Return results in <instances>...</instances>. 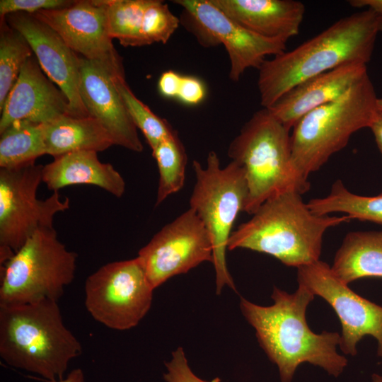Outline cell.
Instances as JSON below:
<instances>
[{"label": "cell", "mask_w": 382, "mask_h": 382, "mask_svg": "<svg viewBox=\"0 0 382 382\" xmlns=\"http://www.w3.org/2000/svg\"><path fill=\"white\" fill-rule=\"evenodd\" d=\"M314 296L299 285L293 294L274 286L271 296L274 303L269 306L241 297V313L254 328L261 348L277 365L281 382H291L303 363L319 366L335 377L347 365V358L337 352L340 335L327 331L317 334L308 325L306 309Z\"/></svg>", "instance_id": "obj_1"}, {"label": "cell", "mask_w": 382, "mask_h": 382, "mask_svg": "<svg viewBox=\"0 0 382 382\" xmlns=\"http://www.w3.org/2000/svg\"><path fill=\"white\" fill-rule=\"evenodd\" d=\"M379 33L371 9L342 18L296 48L266 59L258 69L257 88L264 108L299 83L352 63L367 64Z\"/></svg>", "instance_id": "obj_2"}, {"label": "cell", "mask_w": 382, "mask_h": 382, "mask_svg": "<svg viewBox=\"0 0 382 382\" xmlns=\"http://www.w3.org/2000/svg\"><path fill=\"white\" fill-rule=\"evenodd\" d=\"M301 195L288 190L268 198L250 219L232 231L228 250L249 249L296 268L320 260L325 233L351 219L316 214Z\"/></svg>", "instance_id": "obj_3"}, {"label": "cell", "mask_w": 382, "mask_h": 382, "mask_svg": "<svg viewBox=\"0 0 382 382\" xmlns=\"http://www.w3.org/2000/svg\"><path fill=\"white\" fill-rule=\"evenodd\" d=\"M81 351L57 301L0 306V357L8 365L57 382Z\"/></svg>", "instance_id": "obj_4"}, {"label": "cell", "mask_w": 382, "mask_h": 382, "mask_svg": "<svg viewBox=\"0 0 382 382\" xmlns=\"http://www.w3.org/2000/svg\"><path fill=\"white\" fill-rule=\"evenodd\" d=\"M228 155L245 170L248 195L244 212L249 214L276 194L294 190L303 195L310 189L293 165L290 129L267 108L256 111L243 125Z\"/></svg>", "instance_id": "obj_5"}, {"label": "cell", "mask_w": 382, "mask_h": 382, "mask_svg": "<svg viewBox=\"0 0 382 382\" xmlns=\"http://www.w3.org/2000/svg\"><path fill=\"white\" fill-rule=\"evenodd\" d=\"M378 99L367 74L338 99L313 110L293 127L291 160L307 179L358 130L371 126L378 115Z\"/></svg>", "instance_id": "obj_6"}, {"label": "cell", "mask_w": 382, "mask_h": 382, "mask_svg": "<svg viewBox=\"0 0 382 382\" xmlns=\"http://www.w3.org/2000/svg\"><path fill=\"white\" fill-rule=\"evenodd\" d=\"M192 167L196 180L190 207L201 219L211 238L216 293L220 294L225 286L236 291L226 254L233 224L239 212H244L248 195L245 170L233 161L221 167L214 151L208 154L205 167L196 160Z\"/></svg>", "instance_id": "obj_7"}, {"label": "cell", "mask_w": 382, "mask_h": 382, "mask_svg": "<svg viewBox=\"0 0 382 382\" xmlns=\"http://www.w3.org/2000/svg\"><path fill=\"white\" fill-rule=\"evenodd\" d=\"M76 260L54 227L37 230L4 265L0 306L58 301L74 279Z\"/></svg>", "instance_id": "obj_8"}, {"label": "cell", "mask_w": 382, "mask_h": 382, "mask_svg": "<svg viewBox=\"0 0 382 382\" xmlns=\"http://www.w3.org/2000/svg\"><path fill=\"white\" fill-rule=\"evenodd\" d=\"M41 165L32 163L15 168H0V262L3 265L37 230L53 227L54 216L69 208L54 191L45 199L37 197L42 179Z\"/></svg>", "instance_id": "obj_9"}, {"label": "cell", "mask_w": 382, "mask_h": 382, "mask_svg": "<svg viewBox=\"0 0 382 382\" xmlns=\"http://www.w3.org/2000/svg\"><path fill=\"white\" fill-rule=\"evenodd\" d=\"M154 290L137 257L109 262L86 279L85 306L98 322L110 329L126 330L146 315Z\"/></svg>", "instance_id": "obj_10"}, {"label": "cell", "mask_w": 382, "mask_h": 382, "mask_svg": "<svg viewBox=\"0 0 382 382\" xmlns=\"http://www.w3.org/2000/svg\"><path fill=\"white\" fill-rule=\"evenodd\" d=\"M183 8V23L205 47L222 44L230 61L229 78L238 82L250 68L259 69L268 56L286 51V42L257 35L241 25L211 0H175ZM184 25V26H185Z\"/></svg>", "instance_id": "obj_11"}, {"label": "cell", "mask_w": 382, "mask_h": 382, "mask_svg": "<svg viewBox=\"0 0 382 382\" xmlns=\"http://www.w3.org/2000/svg\"><path fill=\"white\" fill-rule=\"evenodd\" d=\"M299 285L326 301L342 325L340 347L351 356L357 354L358 342L370 335L377 342V355L382 358V306L353 291L332 270L318 260L297 268Z\"/></svg>", "instance_id": "obj_12"}, {"label": "cell", "mask_w": 382, "mask_h": 382, "mask_svg": "<svg viewBox=\"0 0 382 382\" xmlns=\"http://www.w3.org/2000/svg\"><path fill=\"white\" fill-rule=\"evenodd\" d=\"M137 257L155 289L172 277L204 262H212V243L204 224L190 207L155 234Z\"/></svg>", "instance_id": "obj_13"}, {"label": "cell", "mask_w": 382, "mask_h": 382, "mask_svg": "<svg viewBox=\"0 0 382 382\" xmlns=\"http://www.w3.org/2000/svg\"><path fill=\"white\" fill-rule=\"evenodd\" d=\"M32 15L52 28L76 54L101 64L114 76L125 78L122 58L108 33L105 0L74 1L68 6Z\"/></svg>", "instance_id": "obj_14"}, {"label": "cell", "mask_w": 382, "mask_h": 382, "mask_svg": "<svg viewBox=\"0 0 382 382\" xmlns=\"http://www.w3.org/2000/svg\"><path fill=\"white\" fill-rule=\"evenodd\" d=\"M4 18L11 27L24 36L42 69L66 96L70 114L81 117H91L80 96V57L52 28L33 15L16 12Z\"/></svg>", "instance_id": "obj_15"}, {"label": "cell", "mask_w": 382, "mask_h": 382, "mask_svg": "<svg viewBox=\"0 0 382 382\" xmlns=\"http://www.w3.org/2000/svg\"><path fill=\"white\" fill-rule=\"evenodd\" d=\"M79 91L89 115L110 135L113 145L141 152L143 145L116 87L114 76L101 64L80 57Z\"/></svg>", "instance_id": "obj_16"}, {"label": "cell", "mask_w": 382, "mask_h": 382, "mask_svg": "<svg viewBox=\"0 0 382 382\" xmlns=\"http://www.w3.org/2000/svg\"><path fill=\"white\" fill-rule=\"evenodd\" d=\"M39 65L33 54L23 64L0 111V133L16 121L47 124L71 115L66 96L44 75Z\"/></svg>", "instance_id": "obj_17"}, {"label": "cell", "mask_w": 382, "mask_h": 382, "mask_svg": "<svg viewBox=\"0 0 382 382\" xmlns=\"http://www.w3.org/2000/svg\"><path fill=\"white\" fill-rule=\"evenodd\" d=\"M367 74V64H345L299 83L267 109L291 129L303 116L338 99Z\"/></svg>", "instance_id": "obj_18"}, {"label": "cell", "mask_w": 382, "mask_h": 382, "mask_svg": "<svg viewBox=\"0 0 382 382\" xmlns=\"http://www.w3.org/2000/svg\"><path fill=\"white\" fill-rule=\"evenodd\" d=\"M245 28L268 38L287 41L297 35L305 14L296 0H211Z\"/></svg>", "instance_id": "obj_19"}, {"label": "cell", "mask_w": 382, "mask_h": 382, "mask_svg": "<svg viewBox=\"0 0 382 382\" xmlns=\"http://www.w3.org/2000/svg\"><path fill=\"white\" fill-rule=\"evenodd\" d=\"M42 182L51 190L74 185L97 186L116 197H121L125 183L120 173L110 164L102 163L97 152L81 151L54 157L42 169Z\"/></svg>", "instance_id": "obj_20"}, {"label": "cell", "mask_w": 382, "mask_h": 382, "mask_svg": "<svg viewBox=\"0 0 382 382\" xmlns=\"http://www.w3.org/2000/svg\"><path fill=\"white\" fill-rule=\"evenodd\" d=\"M43 139L45 154L53 157L81 151L98 153L113 145L108 132L96 118L69 114L44 124Z\"/></svg>", "instance_id": "obj_21"}, {"label": "cell", "mask_w": 382, "mask_h": 382, "mask_svg": "<svg viewBox=\"0 0 382 382\" xmlns=\"http://www.w3.org/2000/svg\"><path fill=\"white\" fill-rule=\"evenodd\" d=\"M331 269L347 284L363 278H382V231L349 232Z\"/></svg>", "instance_id": "obj_22"}, {"label": "cell", "mask_w": 382, "mask_h": 382, "mask_svg": "<svg viewBox=\"0 0 382 382\" xmlns=\"http://www.w3.org/2000/svg\"><path fill=\"white\" fill-rule=\"evenodd\" d=\"M307 204L318 215L344 213L351 219L382 224V192L376 196L354 194L340 179L332 185L328 195L311 199Z\"/></svg>", "instance_id": "obj_23"}, {"label": "cell", "mask_w": 382, "mask_h": 382, "mask_svg": "<svg viewBox=\"0 0 382 382\" xmlns=\"http://www.w3.org/2000/svg\"><path fill=\"white\" fill-rule=\"evenodd\" d=\"M44 124L19 120L0 133V168H15L35 163L45 154Z\"/></svg>", "instance_id": "obj_24"}, {"label": "cell", "mask_w": 382, "mask_h": 382, "mask_svg": "<svg viewBox=\"0 0 382 382\" xmlns=\"http://www.w3.org/2000/svg\"><path fill=\"white\" fill-rule=\"evenodd\" d=\"M159 171L156 206L180 191L185 183L187 154L177 132L160 142L152 150Z\"/></svg>", "instance_id": "obj_25"}, {"label": "cell", "mask_w": 382, "mask_h": 382, "mask_svg": "<svg viewBox=\"0 0 382 382\" xmlns=\"http://www.w3.org/2000/svg\"><path fill=\"white\" fill-rule=\"evenodd\" d=\"M0 22L1 111L23 64L33 54V51L24 36L11 27L5 18H1Z\"/></svg>", "instance_id": "obj_26"}, {"label": "cell", "mask_w": 382, "mask_h": 382, "mask_svg": "<svg viewBox=\"0 0 382 382\" xmlns=\"http://www.w3.org/2000/svg\"><path fill=\"white\" fill-rule=\"evenodd\" d=\"M108 33L123 46H143L141 25L148 0H105Z\"/></svg>", "instance_id": "obj_27"}, {"label": "cell", "mask_w": 382, "mask_h": 382, "mask_svg": "<svg viewBox=\"0 0 382 382\" xmlns=\"http://www.w3.org/2000/svg\"><path fill=\"white\" fill-rule=\"evenodd\" d=\"M115 83L131 119L144 135L151 150L176 132L166 120L155 115L136 97L124 77L115 78Z\"/></svg>", "instance_id": "obj_28"}, {"label": "cell", "mask_w": 382, "mask_h": 382, "mask_svg": "<svg viewBox=\"0 0 382 382\" xmlns=\"http://www.w3.org/2000/svg\"><path fill=\"white\" fill-rule=\"evenodd\" d=\"M179 24V18L170 11L167 4L160 0H148L141 25L144 45L166 44Z\"/></svg>", "instance_id": "obj_29"}, {"label": "cell", "mask_w": 382, "mask_h": 382, "mask_svg": "<svg viewBox=\"0 0 382 382\" xmlns=\"http://www.w3.org/2000/svg\"><path fill=\"white\" fill-rule=\"evenodd\" d=\"M74 1L69 0H1L0 16L16 12L35 13L41 10H50L69 6Z\"/></svg>", "instance_id": "obj_30"}, {"label": "cell", "mask_w": 382, "mask_h": 382, "mask_svg": "<svg viewBox=\"0 0 382 382\" xmlns=\"http://www.w3.org/2000/svg\"><path fill=\"white\" fill-rule=\"evenodd\" d=\"M165 365L167 371L163 374V379L166 382H220L219 378L207 381L197 376L189 366L185 352L180 347L172 352L170 360L166 362Z\"/></svg>", "instance_id": "obj_31"}, {"label": "cell", "mask_w": 382, "mask_h": 382, "mask_svg": "<svg viewBox=\"0 0 382 382\" xmlns=\"http://www.w3.org/2000/svg\"><path fill=\"white\" fill-rule=\"evenodd\" d=\"M207 96L204 83L194 76H183L177 99L187 105H197Z\"/></svg>", "instance_id": "obj_32"}, {"label": "cell", "mask_w": 382, "mask_h": 382, "mask_svg": "<svg viewBox=\"0 0 382 382\" xmlns=\"http://www.w3.org/2000/svg\"><path fill=\"white\" fill-rule=\"evenodd\" d=\"M183 75L168 70L164 71L158 82V89L161 96L167 98H177Z\"/></svg>", "instance_id": "obj_33"}, {"label": "cell", "mask_w": 382, "mask_h": 382, "mask_svg": "<svg viewBox=\"0 0 382 382\" xmlns=\"http://www.w3.org/2000/svg\"><path fill=\"white\" fill-rule=\"evenodd\" d=\"M348 2L354 8H366L382 16V0H351Z\"/></svg>", "instance_id": "obj_34"}, {"label": "cell", "mask_w": 382, "mask_h": 382, "mask_svg": "<svg viewBox=\"0 0 382 382\" xmlns=\"http://www.w3.org/2000/svg\"><path fill=\"white\" fill-rule=\"evenodd\" d=\"M370 129L374 136L376 145L382 154V114L379 112Z\"/></svg>", "instance_id": "obj_35"}, {"label": "cell", "mask_w": 382, "mask_h": 382, "mask_svg": "<svg viewBox=\"0 0 382 382\" xmlns=\"http://www.w3.org/2000/svg\"><path fill=\"white\" fill-rule=\"evenodd\" d=\"M57 382H85L84 374L82 369H73L65 378Z\"/></svg>", "instance_id": "obj_36"}, {"label": "cell", "mask_w": 382, "mask_h": 382, "mask_svg": "<svg viewBox=\"0 0 382 382\" xmlns=\"http://www.w3.org/2000/svg\"><path fill=\"white\" fill-rule=\"evenodd\" d=\"M372 382H382V375L376 373H374L371 375Z\"/></svg>", "instance_id": "obj_37"}, {"label": "cell", "mask_w": 382, "mask_h": 382, "mask_svg": "<svg viewBox=\"0 0 382 382\" xmlns=\"http://www.w3.org/2000/svg\"><path fill=\"white\" fill-rule=\"evenodd\" d=\"M378 108L379 112L382 114V98L378 99Z\"/></svg>", "instance_id": "obj_38"}, {"label": "cell", "mask_w": 382, "mask_h": 382, "mask_svg": "<svg viewBox=\"0 0 382 382\" xmlns=\"http://www.w3.org/2000/svg\"><path fill=\"white\" fill-rule=\"evenodd\" d=\"M379 32H382V16H378Z\"/></svg>", "instance_id": "obj_39"}]
</instances>
